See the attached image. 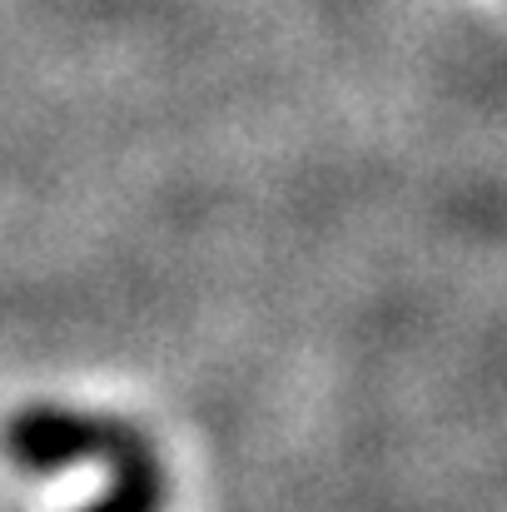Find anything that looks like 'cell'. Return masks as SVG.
<instances>
[{
    "instance_id": "6da1fadb",
    "label": "cell",
    "mask_w": 507,
    "mask_h": 512,
    "mask_svg": "<svg viewBox=\"0 0 507 512\" xmlns=\"http://www.w3.org/2000/svg\"><path fill=\"white\" fill-rule=\"evenodd\" d=\"M0 453L25 473H60L75 463L120 468L140 453H150V438L110 413H85L65 403H30L5 418Z\"/></svg>"
},
{
    "instance_id": "7a4b0ae2",
    "label": "cell",
    "mask_w": 507,
    "mask_h": 512,
    "mask_svg": "<svg viewBox=\"0 0 507 512\" xmlns=\"http://www.w3.org/2000/svg\"><path fill=\"white\" fill-rule=\"evenodd\" d=\"M110 478H115L110 493L100 503H90L85 512H165L169 508V473L155 448L130 458V463H120Z\"/></svg>"
}]
</instances>
